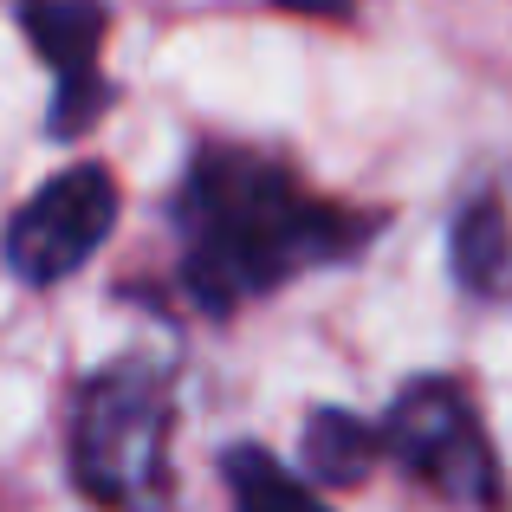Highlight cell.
<instances>
[{"instance_id": "2", "label": "cell", "mask_w": 512, "mask_h": 512, "mask_svg": "<svg viewBox=\"0 0 512 512\" xmlns=\"http://www.w3.org/2000/svg\"><path fill=\"white\" fill-rule=\"evenodd\" d=\"M175 376L156 357H117L78 389L72 474L104 512H169Z\"/></svg>"}, {"instance_id": "3", "label": "cell", "mask_w": 512, "mask_h": 512, "mask_svg": "<svg viewBox=\"0 0 512 512\" xmlns=\"http://www.w3.org/2000/svg\"><path fill=\"white\" fill-rule=\"evenodd\" d=\"M376 454H389L409 480H422L428 493H441L461 512H500L506 500L500 461H493V441L474 402L441 376H422L389 402V415L376 422Z\"/></svg>"}, {"instance_id": "8", "label": "cell", "mask_w": 512, "mask_h": 512, "mask_svg": "<svg viewBox=\"0 0 512 512\" xmlns=\"http://www.w3.org/2000/svg\"><path fill=\"white\" fill-rule=\"evenodd\" d=\"M227 493L234 512H325L305 480H292L266 448H227Z\"/></svg>"}, {"instance_id": "4", "label": "cell", "mask_w": 512, "mask_h": 512, "mask_svg": "<svg viewBox=\"0 0 512 512\" xmlns=\"http://www.w3.org/2000/svg\"><path fill=\"white\" fill-rule=\"evenodd\" d=\"M117 221V182L98 163H72L52 175L39 195H26V208L7 227V266L26 286H59L72 279L91 253L104 247Z\"/></svg>"}, {"instance_id": "5", "label": "cell", "mask_w": 512, "mask_h": 512, "mask_svg": "<svg viewBox=\"0 0 512 512\" xmlns=\"http://www.w3.org/2000/svg\"><path fill=\"white\" fill-rule=\"evenodd\" d=\"M20 26L52 65V137H78L104 111V0H20Z\"/></svg>"}, {"instance_id": "1", "label": "cell", "mask_w": 512, "mask_h": 512, "mask_svg": "<svg viewBox=\"0 0 512 512\" xmlns=\"http://www.w3.org/2000/svg\"><path fill=\"white\" fill-rule=\"evenodd\" d=\"M182 279L208 312L266 299L312 266L350 260L376 234L370 214L318 201L299 175L253 150H201L175 195Z\"/></svg>"}, {"instance_id": "7", "label": "cell", "mask_w": 512, "mask_h": 512, "mask_svg": "<svg viewBox=\"0 0 512 512\" xmlns=\"http://www.w3.org/2000/svg\"><path fill=\"white\" fill-rule=\"evenodd\" d=\"M305 467H312V480H325V487H357V480H370V461H376V428H363L357 415L344 409H318L312 422H305Z\"/></svg>"}, {"instance_id": "6", "label": "cell", "mask_w": 512, "mask_h": 512, "mask_svg": "<svg viewBox=\"0 0 512 512\" xmlns=\"http://www.w3.org/2000/svg\"><path fill=\"white\" fill-rule=\"evenodd\" d=\"M454 273L474 299H506L512 292V208H506V188H487L474 195L461 214H454Z\"/></svg>"}]
</instances>
